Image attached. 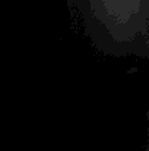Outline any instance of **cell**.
<instances>
[]
</instances>
